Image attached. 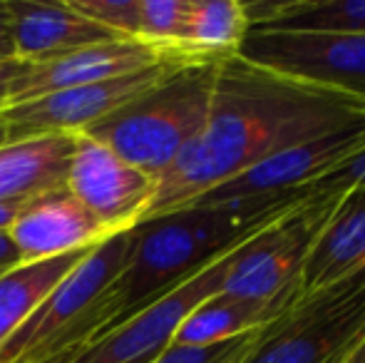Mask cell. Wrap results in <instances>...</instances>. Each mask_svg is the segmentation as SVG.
Returning a JSON list of instances; mask_svg holds the SVG:
<instances>
[{
  "label": "cell",
  "instance_id": "6da1fadb",
  "mask_svg": "<svg viewBox=\"0 0 365 363\" xmlns=\"http://www.w3.org/2000/svg\"><path fill=\"white\" fill-rule=\"evenodd\" d=\"M363 122L361 97L284 78L239 55L224 58L207 122L154 184L145 219L189 207L279 152Z\"/></svg>",
  "mask_w": 365,
  "mask_h": 363
},
{
  "label": "cell",
  "instance_id": "7a4b0ae2",
  "mask_svg": "<svg viewBox=\"0 0 365 363\" xmlns=\"http://www.w3.org/2000/svg\"><path fill=\"white\" fill-rule=\"evenodd\" d=\"M308 194L311 189L226 204H192L132 227L125 267L97 301L102 329L90 344L219 257L234 252Z\"/></svg>",
  "mask_w": 365,
  "mask_h": 363
},
{
  "label": "cell",
  "instance_id": "3957f363",
  "mask_svg": "<svg viewBox=\"0 0 365 363\" xmlns=\"http://www.w3.org/2000/svg\"><path fill=\"white\" fill-rule=\"evenodd\" d=\"M219 63L197 60L179 65L82 135L107 145L157 182L202 132L212 107Z\"/></svg>",
  "mask_w": 365,
  "mask_h": 363
},
{
  "label": "cell",
  "instance_id": "277c9868",
  "mask_svg": "<svg viewBox=\"0 0 365 363\" xmlns=\"http://www.w3.org/2000/svg\"><path fill=\"white\" fill-rule=\"evenodd\" d=\"M127 252L130 232L97 244L0 346V363H43L68 349L90 344L102 329L97 301L122 272Z\"/></svg>",
  "mask_w": 365,
  "mask_h": 363
},
{
  "label": "cell",
  "instance_id": "5b68a950",
  "mask_svg": "<svg viewBox=\"0 0 365 363\" xmlns=\"http://www.w3.org/2000/svg\"><path fill=\"white\" fill-rule=\"evenodd\" d=\"M365 336V269L298 296L256 339L244 363H341Z\"/></svg>",
  "mask_w": 365,
  "mask_h": 363
},
{
  "label": "cell",
  "instance_id": "8992f818",
  "mask_svg": "<svg viewBox=\"0 0 365 363\" xmlns=\"http://www.w3.org/2000/svg\"><path fill=\"white\" fill-rule=\"evenodd\" d=\"M343 192H311L234 252L221 291L274 301L298 291L301 269Z\"/></svg>",
  "mask_w": 365,
  "mask_h": 363
},
{
  "label": "cell",
  "instance_id": "52a82bcc",
  "mask_svg": "<svg viewBox=\"0 0 365 363\" xmlns=\"http://www.w3.org/2000/svg\"><path fill=\"white\" fill-rule=\"evenodd\" d=\"M236 55L284 78L365 100V35L249 25Z\"/></svg>",
  "mask_w": 365,
  "mask_h": 363
},
{
  "label": "cell",
  "instance_id": "ba28073f",
  "mask_svg": "<svg viewBox=\"0 0 365 363\" xmlns=\"http://www.w3.org/2000/svg\"><path fill=\"white\" fill-rule=\"evenodd\" d=\"M239 249V247H236ZM234 249V252H236ZM234 252L219 257L202 272L189 276L172 291L154 299L135 316L112 329L107 336L87 344L70 363H140L154 361L167 346H172L179 326L187 316L204 304L207 299L217 296L224 286L226 272L234 262Z\"/></svg>",
  "mask_w": 365,
  "mask_h": 363
},
{
  "label": "cell",
  "instance_id": "9c48e42d",
  "mask_svg": "<svg viewBox=\"0 0 365 363\" xmlns=\"http://www.w3.org/2000/svg\"><path fill=\"white\" fill-rule=\"evenodd\" d=\"M184 63H197V60H167V63L125 75V78L50 92V95L35 97V100L3 107L0 120L8 132V142H23L45 135H65V132L68 135L85 132L87 127L120 110L122 105L135 100L137 95H142L147 88H152L164 75Z\"/></svg>",
  "mask_w": 365,
  "mask_h": 363
},
{
  "label": "cell",
  "instance_id": "30bf717a",
  "mask_svg": "<svg viewBox=\"0 0 365 363\" xmlns=\"http://www.w3.org/2000/svg\"><path fill=\"white\" fill-rule=\"evenodd\" d=\"M154 182L102 142L77 132L65 187L110 232H130L145 219Z\"/></svg>",
  "mask_w": 365,
  "mask_h": 363
},
{
  "label": "cell",
  "instance_id": "8fae6325",
  "mask_svg": "<svg viewBox=\"0 0 365 363\" xmlns=\"http://www.w3.org/2000/svg\"><path fill=\"white\" fill-rule=\"evenodd\" d=\"M361 150H365V122L336 132V135L321 137L316 142H306V145L279 152L254 165L251 170L236 175L234 180L214 187L194 204H226L301 192L336 172Z\"/></svg>",
  "mask_w": 365,
  "mask_h": 363
},
{
  "label": "cell",
  "instance_id": "7c38bea8",
  "mask_svg": "<svg viewBox=\"0 0 365 363\" xmlns=\"http://www.w3.org/2000/svg\"><path fill=\"white\" fill-rule=\"evenodd\" d=\"M167 60H192V58L177 53V50L157 48V45L145 43V40H130V38L87 45V48L73 50V53L60 55V58L45 60V63H35V65L28 63V68L10 85L5 107L50 95V92L125 78V75L154 68V65L167 63Z\"/></svg>",
  "mask_w": 365,
  "mask_h": 363
},
{
  "label": "cell",
  "instance_id": "4fadbf2b",
  "mask_svg": "<svg viewBox=\"0 0 365 363\" xmlns=\"http://www.w3.org/2000/svg\"><path fill=\"white\" fill-rule=\"evenodd\" d=\"M8 237L23 262H40L97 247L115 237V232L60 184L25 202L23 212L10 224Z\"/></svg>",
  "mask_w": 365,
  "mask_h": 363
},
{
  "label": "cell",
  "instance_id": "5bb4252c",
  "mask_svg": "<svg viewBox=\"0 0 365 363\" xmlns=\"http://www.w3.org/2000/svg\"><path fill=\"white\" fill-rule=\"evenodd\" d=\"M13 23L15 58L23 63H45L87 45L120 40L102 25L82 18L68 3L5 0Z\"/></svg>",
  "mask_w": 365,
  "mask_h": 363
},
{
  "label": "cell",
  "instance_id": "9a60e30c",
  "mask_svg": "<svg viewBox=\"0 0 365 363\" xmlns=\"http://www.w3.org/2000/svg\"><path fill=\"white\" fill-rule=\"evenodd\" d=\"M365 269V184L346 189L301 269V296L328 289Z\"/></svg>",
  "mask_w": 365,
  "mask_h": 363
},
{
  "label": "cell",
  "instance_id": "2e32d148",
  "mask_svg": "<svg viewBox=\"0 0 365 363\" xmlns=\"http://www.w3.org/2000/svg\"><path fill=\"white\" fill-rule=\"evenodd\" d=\"M75 135H45L0 147V204L25 202L65 184Z\"/></svg>",
  "mask_w": 365,
  "mask_h": 363
},
{
  "label": "cell",
  "instance_id": "e0dca14e",
  "mask_svg": "<svg viewBox=\"0 0 365 363\" xmlns=\"http://www.w3.org/2000/svg\"><path fill=\"white\" fill-rule=\"evenodd\" d=\"M301 294H289L274 301L241 299L219 291L217 296L199 304L179 326L172 344L179 346H214L269 326L279 319Z\"/></svg>",
  "mask_w": 365,
  "mask_h": 363
},
{
  "label": "cell",
  "instance_id": "ac0fdd59",
  "mask_svg": "<svg viewBox=\"0 0 365 363\" xmlns=\"http://www.w3.org/2000/svg\"><path fill=\"white\" fill-rule=\"evenodd\" d=\"M90 249L70 252L63 257L40 259V262H23L0 276V346L28 321V316L45 301V296L65 279Z\"/></svg>",
  "mask_w": 365,
  "mask_h": 363
},
{
  "label": "cell",
  "instance_id": "d6986e66",
  "mask_svg": "<svg viewBox=\"0 0 365 363\" xmlns=\"http://www.w3.org/2000/svg\"><path fill=\"white\" fill-rule=\"evenodd\" d=\"M249 25L365 35V0H259L244 3Z\"/></svg>",
  "mask_w": 365,
  "mask_h": 363
},
{
  "label": "cell",
  "instance_id": "ffe728a7",
  "mask_svg": "<svg viewBox=\"0 0 365 363\" xmlns=\"http://www.w3.org/2000/svg\"><path fill=\"white\" fill-rule=\"evenodd\" d=\"M246 30L249 18L239 0H189L179 48L192 60H224L236 55Z\"/></svg>",
  "mask_w": 365,
  "mask_h": 363
},
{
  "label": "cell",
  "instance_id": "44dd1931",
  "mask_svg": "<svg viewBox=\"0 0 365 363\" xmlns=\"http://www.w3.org/2000/svg\"><path fill=\"white\" fill-rule=\"evenodd\" d=\"M187 15L189 0H140V38L157 48L182 53L179 43Z\"/></svg>",
  "mask_w": 365,
  "mask_h": 363
},
{
  "label": "cell",
  "instance_id": "7402d4cb",
  "mask_svg": "<svg viewBox=\"0 0 365 363\" xmlns=\"http://www.w3.org/2000/svg\"><path fill=\"white\" fill-rule=\"evenodd\" d=\"M82 18L102 25L120 38H140V0H68Z\"/></svg>",
  "mask_w": 365,
  "mask_h": 363
},
{
  "label": "cell",
  "instance_id": "603a6c76",
  "mask_svg": "<svg viewBox=\"0 0 365 363\" xmlns=\"http://www.w3.org/2000/svg\"><path fill=\"white\" fill-rule=\"evenodd\" d=\"M261 329L239 339L224 341L214 346H179L172 344L162 351L152 363H244L254 351Z\"/></svg>",
  "mask_w": 365,
  "mask_h": 363
},
{
  "label": "cell",
  "instance_id": "cb8c5ba5",
  "mask_svg": "<svg viewBox=\"0 0 365 363\" xmlns=\"http://www.w3.org/2000/svg\"><path fill=\"white\" fill-rule=\"evenodd\" d=\"M15 58V40H13V23L5 0H0V63H13Z\"/></svg>",
  "mask_w": 365,
  "mask_h": 363
},
{
  "label": "cell",
  "instance_id": "d4e9b609",
  "mask_svg": "<svg viewBox=\"0 0 365 363\" xmlns=\"http://www.w3.org/2000/svg\"><path fill=\"white\" fill-rule=\"evenodd\" d=\"M28 68V63H23V60H13V63H0V110L5 107V102H8V92H10V85H13V80L18 78L23 70Z\"/></svg>",
  "mask_w": 365,
  "mask_h": 363
},
{
  "label": "cell",
  "instance_id": "484cf974",
  "mask_svg": "<svg viewBox=\"0 0 365 363\" xmlns=\"http://www.w3.org/2000/svg\"><path fill=\"white\" fill-rule=\"evenodd\" d=\"M18 264H23L15 244L10 242L8 232H0V276H5L10 269H15Z\"/></svg>",
  "mask_w": 365,
  "mask_h": 363
},
{
  "label": "cell",
  "instance_id": "4316f807",
  "mask_svg": "<svg viewBox=\"0 0 365 363\" xmlns=\"http://www.w3.org/2000/svg\"><path fill=\"white\" fill-rule=\"evenodd\" d=\"M25 202H28V199H25ZM25 202H3L0 204V232H8L10 224L15 222V217L23 212Z\"/></svg>",
  "mask_w": 365,
  "mask_h": 363
},
{
  "label": "cell",
  "instance_id": "83f0119b",
  "mask_svg": "<svg viewBox=\"0 0 365 363\" xmlns=\"http://www.w3.org/2000/svg\"><path fill=\"white\" fill-rule=\"evenodd\" d=\"M341 363H365V336L358 341L356 346H353L351 351H348L346 356H343Z\"/></svg>",
  "mask_w": 365,
  "mask_h": 363
},
{
  "label": "cell",
  "instance_id": "f1b7e54d",
  "mask_svg": "<svg viewBox=\"0 0 365 363\" xmlns=\"http://www.w3.org/2000/svg\"><path fill=\"white\" fill-rule=\"evenodd\" d=\"M85 349V346H75V349H68V351H63V354H58V356H53V359H48V361H43V363H70L75 359L80 351Z\"/></svg>",
  "mask_w": 365,
  "mask_h": 363
},
{
  "label": "cell",
  "instance_id": "f546056e",
  "mask_svg": "<svg viewBox=\"0 0 365 363\" xmlns=\"http://www.w3.org/2000/svg\"><path fill=\"white\" fill-rule=\"evenodd\" d=\"M140 363H152V361H140Z\"/></svg>",
  "mask_w": 365,
  "mask_h": 363
}]
</instances>
